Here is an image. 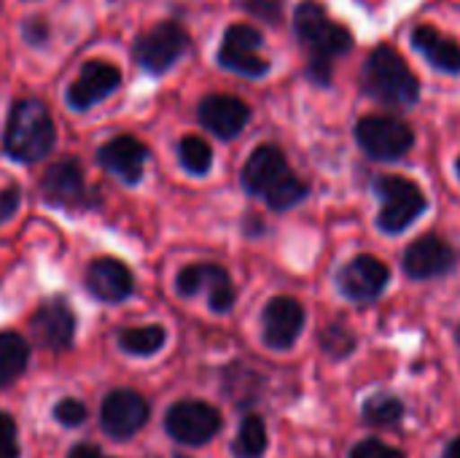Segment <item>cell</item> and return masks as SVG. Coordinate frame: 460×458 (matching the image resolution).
I'll return each instance as SVG.
<instances>
[{"instance_id": "33", "label": "cell", "mask_w": 460, "mask_h": 458, "mask_svg": "<svg viewBox=\"0 0 460 458\" xmlns=\"http://www.w3.org/2000/svg\"><path fill=\"white\" fill-rule=\"evenodd\" d=\"M19 202H22V189H19L16 184L0 189V224H5V221L16 213Z\"/></svg>"}, {"instance_id": "8", "label": "cell", "mask_w": 460, "mask_h": 458, "mask_svg": "<svg viewBox=\"0 0 460 458\" xmlns=\"http://www.w3.org/2000/svg\"><path fill=\"white\" fill-rule=\"evenodd\" d=\"M40 200L51 208L59 211H86L94 205V200L89 197V186L84 178V170L78 165V159L65 157L54 165H49L40 175L38 184Z\"/></svg>"}, {"instance_id": "37", "label": "cell", "mask_w": 460, "mask_h": 458, "mask_svg": "<svg viewBox=\"0 0 460 458\" xmlns=\"http://www.w3.org/2000/svg\"><path fill=\"white\" fill-rule=\"evenodd\" d=\"M458 340H460V329H458Z\"/></svg>"}, {"instance_id": "32", "label": "cell", "mask_w": 460, "mask_h": 458, "mask_svg": "<svg viewBox=\"0 0 460 458\" xmlns=\"http://www.w3.org/2000/svg\"><path fill=\"white\" fill-rule=\"evenodd\" d=\"M350 458H404V454L385 445L383 440H364L350 451Z\"/></svg>"}, {"instance_id": "6", "label": "cell", "mask_w": 460, "mask_h": 458, "mask_svg": "<svg viewBox=\"0 0 460 458\" xmlns=\"http://www.w3.org/2000/svg\"><path fill=\"white\" fill-rule=\"evenodd\" d=\"M375 192L383 200L377 227L385 235H399L407 227H412L429 205L423 189L404 175H380L375 181Z\"/></svg>"}, {"instance_id": "16", "label": "cell", "mask_w": 460, "mask_h": 458, "mask_svg": "<svg viewBox=\"0 0 460 458\" xmlns=\"http://www.w3.org/2000/svg\"><path fill=\"white\" fill-rule=\"evenodd\" d=\"M388 278H391V270L385 267V262H380L377 256L361 254L350 259L345 267H340L337 286L348 300L364 305V302H375L385 292Z\"/></svg>"}, {"instance_id": "34", "label": "cell", "mask_w": 460, "mask_h": 458, "mask_svg": "<svg viewBox=\"0 0 460 458\" xmlns=\"http://www.w3.org/2000/svg\"><path fill=\"white\" fill-rule=\"evenodd\" d=\"M67 458H111L105 456L97 445H92V443H78V445H73L70 448V454Z\"/></svg>"}, {"instance_id": "2", "label": "cell", "mask_w": 460, "mask_h": 458, "mask_svg": "<svg viewBox=\"0 0 460 458\" xmlns=\"http://www.w3.org/2000/svg\"><path fill=\"white\" fill-rule=\"evenodd\" d=\"M240 181L248 194L264 197L272 211H288L299 205L310 192V186L291 173L286 154L275 143H264L251 151L243 165Z\"/></svg>"}, {"instance_id": "18", "label": "cell", "mask_w": 460, "mask_h": 458, "mask_svg": "<svg viewBox=\"0 0 460 458\" xmlns=\"http://www.w3.org/2000/svg\"><path fill=\"white\" fill-rule=\"evenodd\" d=\"M84 286L97 302L119 305L132 297L135 278L124 262L113 259V256H97L89 262V267L84 273Z\"/></svg>"}, {"instance_id": "28", "label": "cell", "mask_w": 460, "mask_h": 458, "mask_svg": "<svg viewBox=\"0 0 460 458\" xmlns=\"http://www.w3.org/2000/svg\"><path fill=\"white\" fill-rule=\"evenodd\" d=\"M86 416H89V410H86V405L78 402V400L65 397V400H59V402L54 405V418H57V424H62V427H81V424L86 421Z\"/></svg>"}, {"instance_id": "31", "label": "cell", "mask_w": 460, "mask_h": 458, "mask_svg": "<svg viewBox=\"0 0 460 458\" xmlns=\"http://www.w3.org/2000/svg\"><path fill=\"white\" fill-rule=\"evenodd\" d=\"M240 3L248 13H253L264 22H272V24H278L283 16V0H240Z\"/></svg>"}, {"instance_id": "23", "label": "cell", "mask_w": 460, "mask_h": 458, "mask_svg": "<svg viewBox=\"0 0 460 458\" xmlns=\"http://www.w3.org/2000/svg\"><path fill=\"white\" fill-rule=\"evenodd\" d=\"M116 340H119V348L129 356H154L167 343V332L159 324L127 327L116 335Z\"/></svg>"}, {"instance_id": "24", "label": "cell", "mask_w": 460, "mask_h": 458, "mask_svg": "<svg viewBox=\"0 0 460 458\" xmlns=\"http://www.w3.org/2000/svg\"><path fill=\"white\" fill-rule=\"evenodd\" d=\"M267 451V427L259 416H245L240 429H237V440L232 443V454L234 458H261Z\"/></svg>"}, {"instance_id": "19", "label": "cell", "mask_w": 460, "mask_h": 458, "mask_svg": "<svg viewBox=\"0 0 460 458\" xmlns=\"http://www.w3.org/2000/svg\"><path fill=\"white\" fill-rule=\"evenodd\" d=\"M197 119L216 138L232 140L251 121V108L234 94H205L197 105Z\"/></svg>"}, {"instance_id": "17", "label": "cell", "mask_w": 460, "mask_h": 458, "mask_svg": "<svg viewBox=\"0 0 460 458\" xmlns=\"http://www.w3.org/2000/svg\"><path fill=\"white\" fill-rule=\"evenodd\" d=\"M305 329V308L294 297H275L261 313V340L272 351H288Z\"/></svg>"}, {"instance_id": "9", "label": "cell", "mask_w": 460, "mask_h": 458, "mask_svg": "<svg viewBox=\"0 0 460 458\" xmlns=\"http://www.w3.org/2000/svg\"><path fill=\"white\" fill-rule=\"evenodd\" d=\"M221 427H224L221 413L199 400H181L164 416V432L175 443L189 448L208 445L221 432Z\"/></svg>"}, {"instance_id": "36", "label": "cell", "mask_w": 460, "mask_h": 458, "mask_svg": "<svg viewBox=\"0 0 460 458\" xmlns=\"http://www.w3.org/2000/svg\"><path fill=\"white\" fill-rule=\"evenodd\" d=\"M456 170H458V178H460V157H458V162H456Z\"/></svg>"}, {"instance_id": "4", "label": "cell", "mask_w": 460, "mask_h": 458, "mask_svg": "<svg viewBox=\"0 0 460 458\" xmlns=\"http://www.w3.org/2000/svg\"><path fill=\"white\" fill-rule=\"evenodd\" d=\"M364 89L369 97L388 108H410L420 97V81L407 65V59L388 43L369 51L364 62Z\"/></svg>"}, {"instance_id": "14", "label": "cell", "mask_w": 460, "mask_h": 458, "mask_svg": "<svg viewBox=\"0 0 460 458\" xmlns=\"http://www.w3.org/2000/svg\"><path fill=\"white\" fill-rule=\"evenodd\" d=\"M32 340L46 351H67L75 340V313L65 297L43 300L30 319Z\"/></svg>"}, {"instance_id": "11", "label": "cell", "mask_w": 460, "mask_h": 458, "mask_svg": "<svg viewBox=\"0 0 460 458\" xmlns=\"http://www.w3.org/2000/svg\"><path fill=\"white\" fill-rule=\"evenodd\" d=\"M121 67L105 59H86L78 76L65 89V103L70 111H89L108 100L121 86Z\"/></svg>"}, {"instance_id": "25", "label": "cell", "mask_w": 460, "mask_h": 458, "mask_svg": "<svg viewBox=\"0 0 460 458\" xmlns=\"http://www.w3.org/2000/svg\"><path fill=\"white\" fill-rule=\"evenodd\" d=\"M178 162L191 175H208L213 167V148L199 135H183L178 140Z\"/></svg>"}, {"instance_id": "1", "label": "cell", "mask_w": 460, "mask_h": 458, "mask_svg": "<svg viewBox=\"0 0 460 458\" xmlns=\"http://www.w3.org/2000/svg\"><path fill=\"white\" fill-rule=\"evenodd\" d=\"M294 32L307 51V76L310 81L329 86L332 62L353 49V35L345 24L334 22L323 3L302 0L294 8Z\"/></svg>"}, {"instance_id": "12", "label": "cell", "mask_w": 460, "mask_h": 458, "mask_svg": "<svg viewBox=\"0 0 460 458\" xmlns=\"http://www.w3.org/2000/svg\"><path fill=\"white\" fill-rule=\"evenodd\" d=\"M175 292L181 297H194L199 292H208V308L213 313H229L237 300L229 273L216 262H197L183 267L175 275Z\"/></svg>"}, {"instance_id": "15", "label": "cell", "mask_w": 460, "mask_h": 458, "mask_svg": "<svg viewBox=\"0 0 460 458\" xmlns=\"http://www.w3.org/2000/svg\"><path fill=\"white\" fill-rule=\"evenodd\" d=\"M148 157V146L135 135H116L97 148V165L127 186L140 184Z\"/></svg>"}, {"instance_id": "27", "label": "cell", "mask_w": 460, "mask_h": 458, "mask_svg": "<svg viewBox=\"0 0 460 458\" xmlns=\"http://www.w3.org/2000/svg\"><path fill=\"white\" fill-rule=\"evenodd\" d=\"M19 35H22V40H24L27 46H35V49H38V46H46V43H49V38H51V24H49L46 16L32 13V16L22 19Z\"/></svg>"}, {"instance_id": "5", "label": "cell", "mask_w": 460, "mask_h": 458, "mask_svg": "<svg viewBox=\"0 0 460 458\" xmlns=\"http://www.w3.org/2000/svg\"><path fill=\"white\" fill-rule=\"evenodd\" d=\"M189 49H191L189 30L178 19H164L156 22L151 30H143L132 40V59L137 62L140 70L159 78L167 70H172Z\"/></svg>"}, {"instance_id": "22", "label": "cell", "mask_w": 460, "mask_h": 458, "mask_svg": "<svg viewBox=\"0 0 460 458\" xmlns=\"http://www.w3.org/2000/svg\"><path fill=\"white\" fill-rule=\"evenodd\" d=\"M30 364V346L16 332H0V386H11Z\"/></svg>"}, {"instance_id": "26", "label": "cell", "mask_w": 460, "mask_h": 458, "mask_svg": "<svg viewBox=\"0 0 460 458\" xmlns=\"http://www.w3.org/2000/svg\"><path fill=\"white\" fill-rule=\"evenodd\" d=\"M402 416H404V405L391 394L372 397L364 405V421L372 424V427H394V424L402 421Z\"/></svg>"}, {"instance_id": "35", "label": "cell", "mask_w": 460, "mask_h": 458, "mask_svg": "<svg viewBox=\"0 0 460 458\" xmlns=\"http://www.w3.org/2000/svg\"><path fill=\"white\" fill-rule=\"evenodd\" d=\"M442 458H460V437H456V440L447 445V451H445V456Z\"/></svg>"}, {"instance_id": "7", "label": "cell", "mask_w": 460, "mask_h": 458, "mask_svg": "<svg viewBox=\"0 0 460 458\" xmlns=\"http://www.w3.org/2000/svg\"><path fill=\"white\" fill-rule=\"evenodd\" d=\"M261 46H264V35L253 24L234 22L221 35L216 62L229 73H237L245 78H264L272 65L267 57H261Z\"/></svg>"}, {"instance_id": "30", "label": "cell", "mask_w": 460, "mask_h": 458, "mask_svg": "<svg viewBox=\"0 0 460 458\" xmlns=\"http://www.w3.org/2000/svg\"><path fill=\"white\" fill-rule=\"evenodd\" d=\"M22 448L16 440V424L8 413L0 410V458H19Z\"/></svg>"}, {"instance_id": "20", "label": "cell", "mask_w": 460, "mask_h": 458, "mask_svg": "<svg viewBox=\"0 0 460 458\" xmlns=\"http://www.w3.org/2000/svg\"><path fill=\"white\" fill-rule=\"evenodd\" d=\"M456 265V251L437 235L418 238L404 254V270L415 281H431L450 273Z\"/></svg>"}, {"instance_id": "21", "label": "cell", "mask_w": 460, "mask_h": 458, "mask_svg": "<svg viewBox=\"0 0 460 458\" xmlns=\"http://www.w3.org/2000/svg\"><path fill=\"white\" fill-rule=\"evenodd\" d=\"M412 46H415V51L423 54L437 70H445V73H453V76L460 73V46L453 38L442 35L437 27H431V24H418V27L412 30Z\"/></svg>"}, {"instance_id": "10", "label": "cell", "mask_w": 460, "mask_h": 458, "mask_svg": "<svg viewBox=\"0 0 460 458\" xmlns=\"http://www.w3.org/2000/svg\"><path fill=\"white\" fill-rule=\"evenodd\" d=\"M356 140L372 159L394 162L412 148L415 132L396 116H364L356 124Z\"/></svg>"}, {"instance_id": "3", "label": "cell", "mask_w": 460, "mask_h": 458, "mask_svg": "<svg viewBox=\"0 0 460 458\" xmlns=\"http://www.w3.org/2000/svg\"><path fill=\"white\" fill-rule=\"evenodd\" d=\"M57 143V124L49 105L38 97H22L11 105L5 130H3V151L22 165H35L51 154Z\"/></svg>"}, {"instance_id": "13", "label": "cell", "mask_w": 460, "mask_h": 458, "mask_svg": "<svg viewBox=\"0 0 460 458\" xmlns=\"http://www.w3.org/2000/svg\"><path fill=\"white\" fill-rule=\"evenodd\" d=\"M151 408L143 394L132 389H116L102 400L100 427L113 440H129L148 424Z\"/></svg>"}, {"instance_id": "29", "label": "cell", "mask_w": 460, "mask_h": 458, "mask_svg": "<svg viewBox=\"0 0 460 458\" xmlns=\"http://www.w3.org/2000/svg\"><path fill=\"white\" fill-rule=\"evenodd\" d=\"M353 346H356V340H353L340 324H332V327L326 329V335H323V348H326L334 359L348 356V354L353 351Z\"/></svg>"}]
</instances>
